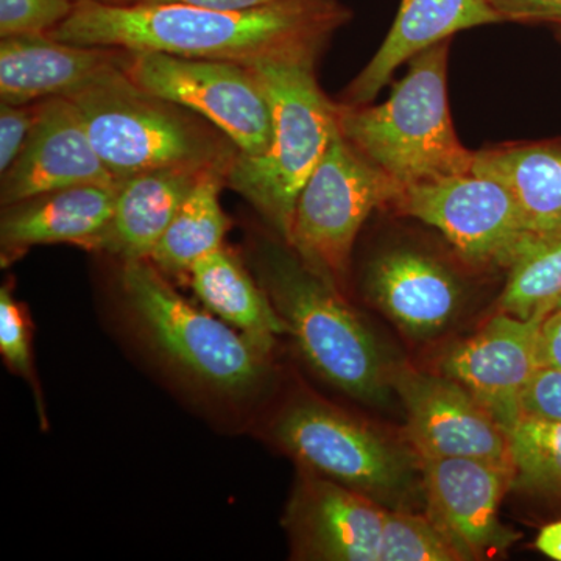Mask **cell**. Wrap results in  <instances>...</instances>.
I'll use <instances>...</instances> for the list:
<instances>
[{"instance_id": "16", "label": "cell", "mask_w": 561, "mask_h": 561, "mask_svg": "<svg viewBox=\"0 0 561 561\" xmlns=\"http://www.w3.org/2000/svg\"><path fill=\"white\" fill-rule=\"evenodd\" d=\"M108 47L77 46L49 35L9 36L0 43V98L28 105L70 98L110 70L124 66L128 55Z\"/></svg>"}, {"instance_id": "33", "label": "cell", "mask_w": 561, "mask_h": 561, "mask_svg": "<svg viewBox=\"0 0 561 561\" xmlns=\"http://www.w3.org/2000/svg\"><path fill=\"white\" fill-rule=\"evenodd\" d=\"M272 2L276 0H119V3H179L210 10H249Z\"/></svg>"}, {"instance_id": "20", "label": "cell", "mask_w": 561, "mask_h": 561, "mask_svg": "<svg viewBox=\"0 0 561 561\" xmlns=\"http://www.w3.org/2000/svg\"><path fill=\"white\" fill-rule=\"evenodd\" d=\"M206 169H158L121 181L113 216L88 250L121 262L149 260Z\"/></svg>"}, {"instance_id": "24", "label": "cell", "mask_w": 561, "mask_h": 561, "mask_svg": "<svg viewBox=\"0 0 561 561\" xmlns=\"http://www.w3.org/2000/svg\"><path fill=\"white\" fill-rule=\"evenodd\" d=\"M512 489L561 497V421L524 415L508 434Z\"/></svg>"}, {"instance_id": "25", "label": "cell", "mask_w": 561, "mask_h": 561, "mask_svg": "<svg viewBox=\"0 0 561 561\" xmlns=\"http://www.w3.org/2000/svg\"><path fill=\"white\" fill-rule=\"evenodd\" d=\"M561 298V238L535 243L511 267L500 311L527 320L548 316Z\"/></svg>"}, {"instance_id": "19", "label": "cell", "mask_w": 561, "mask_h": 561, "mask_svg": "<svg viewBox=\"0 0 561 561\" xmlns=\"http://www.w3.org/2000/svg\"><path fill=\"white\" fill-rule=\"evenodd\" d=\"M368 291L398 327L416 335L443 330L461 300L459 280L440 262L413 250H393L373 262Z\"/></svg>"}, {"instance_id": "35", "label": "cell", "mask_w": 561, "mask_h": 561, "mask_svg": "<svg viewBox=\"0 0 561 561\" xmlns=\"http://www.w3.org/2000/svg\"><path fill=\"white\" fill-rule=\"evenodd\" d=\"M103 2L119 3V0H103Z\"/></svg>"}, {"instance_id": "34", "label": "cell", "mask_w": 561, "mask_h": 561, "mask_svg": "<svg viewBox=\"0 0 561 561\" xmlns=\"http://www.w3.org/2000/svg\"><path fill=\"white\" fill-rule=\"evenodd\" d=\"M535 546L549 559L561 561V522L542 527Z\"/></svg>"}, {"instance_id": "6", "label": "cell", "mask_w": 561, "mask_h": 561, "mask_svg": "<svg viewBox=\"0 0 561 561\" xmlns=\"http://www.w3.org/2000/svg\"><path fill=\"white\" fill-rule=\"evenodd\" d=\"M124 68L68 98L114 179L121 183L158 169L230 164L236 153L187 110L144 91Z\"/></svg>"}, {"instance_id": "9", "label": "cell", "mask_w": 561, "mask_h": 561, "mask_svg": "<svg viewBox=\"0 0 561 561\" xmlns=\"http://www.w3.org/2000/svg\"><path fill=\"white\" fill-rule=\"evenodd\" d=\"M124 69L144 91L210 122L239 153L256 157L268 149L271 101L250 66L139 51L128 54Z\"/></svg>"}, {"instance_id": "2", "label": "cell", "mask_w": 561, "mask_h": 561, "mask_svg": "<svg viewBox=\"0 0 561 561\" xmlns=\"http://www.w3.org/2000/svg\"><path fill=\"white\" fill-rule=\"evenodd\" d=\"M117 284L136 341L194 393L245 405L264 389L271 354L184 300L149 260L121 262Z\"/></svg>"}, {"instance_id": "22", "label": "cell", "mask_w": 561, "mask_h": 561, "mask_svg": "<svg viewBox=\"0 0 561 561\" xmlns=\"http://www.w3.org/2000/svg\"><path fill=\"white\" fill-rule=\"evenodd\" d=\"M190 278L192 290L205 308L264 353L271 354L276 337L286 334V324L260 280L225 247L195 262Z\"/></svg>"}, {"instance_id": "31", "label": "cell", "mask_w": 561, "mask_h": 561, "mask_svg": "<svg viewBox=\"0 0 561 561\" xmlns=\"http://www.w3.org/2000/svg\"><path fill=\"white\" fill-rule=\"evenodd\" d=\"M504 21L551 22L561 27V0H490Z\"/></svg>"}, {"instance_id": "17", "label": "cell", "mask_w": 561, "mask_h": 561, "mask_svg": "<svg viewBox=\"0 0 561 561\" xmlns=\"http://www.w3.org/2000/svg\"><path fill=\"white\" fill-rule=\"evenodd\" d=\"M117 190L119 184H80L2 206V264H10L32 247L50 243L90 249L113 216Z\"/></svg>"}, {"instance_id": "13", "label": "cell", "mask_w": 561, "mask_h": 561, "mask_svg": "<svg viewBox=\"0 0 561 561\" xmlns=\"http://www.w3.org/2000/svg\"><path fill=\"white\" fill-rule=\"evenodd\" d=\"M389 508L301 467L284 527L295 559L379 561Z\"/></svg>"}, {"instance_id": "36", "label": "cell", "mask_w": 561, "mask_h": 561, "mask_svg": "<svg viewBox=\"0 0 561 561\" xmlns=\"http://www.w3.org/2000/svg\"><path fill=\"white\" fill-rule=\"evenodd\" d=\"M553 309H561V298L559 301H557L556 308H553Z\"/></svg>"}, {"instance_id": "23", "label": "cell", "mask_w": 561, "mask_h": 561, "mask_svg": "<svg viewBox=\"0 0 561 561\" xmlns=\"http://www.w3.org/2000/svg\"><path fill=\"white\" fill-rule=\"evenodd\" d=\"M230 164L203 172L154 247L149 261L165 276H190L195 262L224 247L230 219L221 209L220 184Z\"/></svg>"}, {"instance_id": "11", "label": "cell", "mask_w": 561, "mask_h": 561, "mask_svg": "<svg viewBox=\"0 0 561 561\" xmlns=\"http://www.w3.org/2000/svg\"><path fill=\"white\" fill-rule=\"evenodd\" d=\"M390 383L416 456L478 459L513 471L507 434L459 382L402 367L391 370Z\"/></svg>"}, {"instance_id": "18", "label": "cell", "mask_w": 561, "mask_h": 561, "mask_svg": "<svg viewBox=\"0 0 561 561\" xmlns=\"http://www.w3.org/2000/svg\"><path fill=\"white\" fill-rule=\"evenodd\" d=\"M504 22L490 0H401L389 35L346 91V103L367 105L389 83L402 62L454 33Z\"/></svg>"}, {"instance_id": "37", "label": "cell", "mask_w": 561, "mask_h": 561, "mask_svg": "<svg viewBox=\"0 0 561 561\" xmlns=\"http://www.w3.org/2000/svg\"><path fill=\"white\" fill-rule=\"evenodd\" d=\"M557 36H559V39L561 41V28H560L559 33H557Z\"/></svg>"}, {"instance_id": "28", "label": "cell", "mask_w": 561, "mask_h": 561, "mask_svg": "<svg viewBox=\"0 0 561 561\" xmlns=\"http://www.w3.org/2000/svg\"><path fill=\"white\" fill-rule=\"evenodd\" d=\"M72 0H0V36L47 35L68 20Z\"/></svg>"}, {"instance_id": "32", "label": "cell", "mask_w": 561, "mask_h": 561, "mask_svg": "<svg viewBox=\"0 0 561 561\" xmlns=\"http://www.w3.org/2000/svg\"><path fill=\"white\" fill-rule=\"evenodd\" d=\"M538 360L545 367L561 368V309H553L542 320Z\"/></svg>"}, {"instance_id": "12", "label": "cell", "mask_w": 561, "mask_h": 561, "mask_svg": "<svg viewBox=\"0 0 561 561\" xmlns=\"http://www.w3.org/2000/svg\"><path fill=\"white\" fill-rule=\"evenodd\" d=\"M430 518L463 560L504 552L518 535L502 526V497L513 471L463 457H419Z\"/></svg>"}, {"instance_id": "21", "label": "cell", "mask_w": 561, "mask_h": 561, "mask_svg": "<svg viewBox=\"0 0 561 561\" xmlns=\"http://www.w3.org/2000/svg\"><path fill=\"white\" fill-rule=\"evenodd\" d=\"M472 172L501 181L537 241L561 238V144H511L476 151Z\"/></svg>"}, {"instance_id": "8", "label": "cell", "mask_w": 561, "mask_h": 561, "mask_svg": "<svg viewBox=\"0 0 561 561\" xmlns=\"http://www.w3.org/2000/svg\"><path fill=\"white\" fill-rule=\"evenodd\" d=\"M400 192L337 131L300 192L287 247L342 294L362 225L373 210L391 206Z\"/></svg>"}, {"instance_id": "5", "label": "cell", "mask_w": 561, "mask_h": 561, "mask_svg": "<svg viewBox=\"0 0 561 561\" xmlns=\"http://www.w3.org/2000/svg\"><path fill=\"white\" fill-rule=\"evenodd\" d=\"M254 275L306 362L335 389L365 402L386 400L391 370L370 331L341 291L300 257L272 242L254 245Z\"/></svg>"}, {"instance_id": "14", "label": "cell", "mask_w": 561, "mask_h": 561, "mask_svg": "<svg viewBox=\"0 0 561 561\" xmlns=\"http://www.w3.org/2000/svg\"><path fill=\"white\" fill-rule=\"evenodd\" d=\"M545 319L501 312L443 360V373L470 391L507 437L524 416V390L540 367L538 342Z\"/></svg>"}, {"instance_id": "27", "label": "cell", "mask_w": 561, "mask_h": 561, "mask_svg": "<svg viewBox=\"0 0 561 561\" xmlns=\"http://www.w3.org/2000/svg\"><path fill=\"white\" fill-rule=\"evenodd\" d=\"M32 320L24 305L14 298L10 284L0 289V354L7 367L31 386L41 424L47 427L46 404L33 364Z\"/></svg>"}, {"instance_id": "26", "label": "cell", "mask_w": 561, "mask_h": 561, "mask_svg": "<svg viewBox=\"0 0 561 561\" xmlns=\"http://www.w3.org/2000/svg\"><path fill=\"white\" fill-rule=\"evenodd\" d=\"M460 560V553L431 518L408 511H387L379 561Z\"/></svg>"}, {"instance_id": "15", "label": "cell", "mask_w": 561, "mask_h": 561, "mask_svg": "<svg viewBox=\"0 0 561 561\" xmlns=\"http://www.w3.org/2000/svg\"><path fill=\"white\" fill-rule=\"evenodd\" d=\"M80 184L117 186L92 146L76 105L66 98L36 106V121L20 157L2 173L0 203L13 205L44 192Z\"/></svg>"}, {"instance_id": "7", "label": "cell", "mask_w": 561, "mask_h": 561, "mask_svg": "<svg viewBox=\"0 0 561 561\" xmlns=\"http://www.w3.org/2000/svg\"><path fill=\"white\" fill-rule=\"evenodd\" d=\"M272 435L300 467L391 511H404L415 490L419 457L413 460L379 432L327 402L291 401L276 416Z\"/></svg>"}, {"instance_id": "4", "label": "cell", "mask_w": 561, "mask_h": 561, "mask_svg": "<svg viewBox=\"0 0 561 561\" xmlns=\"http://www.w3.org/2000/svg\"><path fill=\"white\" fill-rule=\"evenodd\" d=\"M317 57L302 51L250 66L271 101L272 139L256 157L236 153L225 175L286 243L300 192L339 131L337 103L321 91Z\"/></svg>"}, {"instance_id": "10", "label": "cell", "mask_w": 561, "mask_h": 561, "mask_svg": "<svg viewBox=\"0 0 561 561\" xmlns=\"http://www.w3.org/2000/svg\"><path fill=\"white\" fill-rule=\"evenodd\" d=\"M390 208L437 228L465 261L482 267L511 268L540 242L527 230L511 191L472 171L404 187Z\"/></svg>"}, {"instance_id": "30", "label": "cell", "mask_w": 561, "mask_h": 561, "mask_svg": "<svg viewBox=\"0 0 561 561\" xmlns=\"http://www.w3.org/2000/svg\"><path fill=\"white\" fill-rule=\"evenodd\" d=\"M524 415L561 421V368L541 367L531 376L523 394Z\"/></svg>"}, {"instance_id": "29", "label": "cell", "mask_w": 561, "mask_h": 561, "mask_svg": "<svg viewBox=\"0 0 561 561\" xmlns=\"http://www.w3.org/2000/svg\"><path fill=\"white\" fill-rule=\"evenodd\" d=\"M36 121V106L0 105V172H7L24 149Z\"/></svg>"}, {"instance_id": "3", "label": "cell", "mask_w": 561, "mask_h": 561, "mask_svg": "<svg viewBox=\"0 0 561 561\" xmlns=\"http://www.w3.org/2000/svg\"><path fill=\"white\" fill-rule=\"evenodd\" d=\"M448 50L443 41L415 55L382 105H337L343 139L401 190L472 171L476 151L460 142L449 111Z\"/></svg>"}, {"instance_id": "1", "label": "cell", "mask_w": 561, "mask_h": 561, "mask_svg": "<svg viewBox=\"0 0 561 561\" xmlns=\"http://www.w3.org/2000/svg\"><path fill=\"white\" fill-rule=\"evenodd\" d=\"M348 18L337 0H276L249 10L76 0L68 20L47 35L77 46L253 66L302 51L320 54Z\"/></svg>"}]
</instances>
